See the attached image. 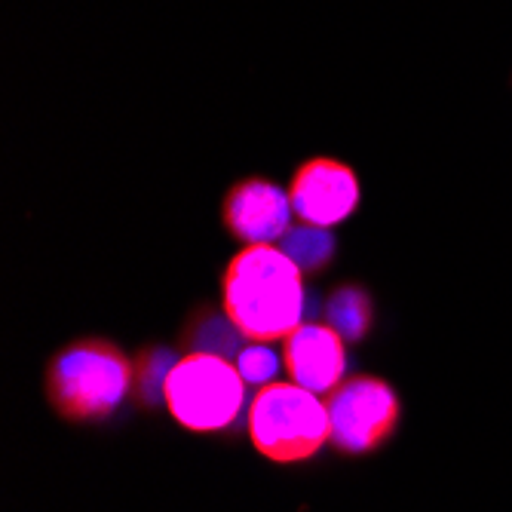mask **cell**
I'll list each match as a JSON object with an SVG mask.
<instances>
[{"mask_svg": "<svg viewBox=\"0 0 512 512\" xmlns=\"http://www.w3.org/2000/svg\"><path fill=\"white\" fill-rule=\"evenodd\" d=\"M224 313L255 344L289 338L304 313L298 261L276 246H246L224 270Z\"/></svg>", "mask_w": 512, "mask_h": 512, "instance_id": "cell-1", "label": "cell"}, {"mask_svg": "<svg viewBox=\"0 0 512 512\" xmlns=\"http://www.w3.org/2000/svg\"><path fill=\"white\" fill-rule=\"evenodd\" d=\"M129 356L102 338L68 344L46 368V399L74 424L105 421L132 387Z\"/></svg>", "mask_w": 512, "mask_h": 512, "instance_id": "cell-2", "label": "cell"}, {"mask_svg": "<svg viewBox=\"0 0 512 512\" xmlns=\"http://www.w3.org/2000/svg\"><path fill=\"white\" fill-rule=\"evenodd\" d=\"M163 399L181 427L215 433L237 421L246 402V381L221 353H188L166 371Z\"/></svg>", "mask_w": 512, "mask_h": 512, "instance_id": "cell-3", "label": "cell"}, {"mask_svg": "<svg viewBox=\"0 0 512 512\" xmlns=\"http://www.w3.org/2000/svg\"><path fill=\"white\" fill-rule=\"evenodd\" d=\"M249 436L267 460L298 463L332 439V417L298 384H264L249 408Z\"/></svg>", "mask_w": 512, "mask_h": 512, "instance_id": "cell-4", "label": "cell"}, {"mask_svg": "<svg viewBox=\"0 0 512 512\" xmlns=\"http://www.w3.org/2000/svg\"><path fill=\"white\" fill-rule=\"evenodd\" d=\"M332 442L344 454H368L381 448L399 424V399L381 378L344 381L329 399Z\"/></svg>", "mask_w": 512, "mask_h": 512, "instance_id": "cell-5", "label": "cell"}, {"mask_svg": "<svg viewBox=\"0 0 512 512\" xmlns=\"http://www.w3.org/2000/svg\"><path fill=\"white\" fill-rule=\"evenodd\" d=\"M295 215L310 227H335L359 206V178L335 157H310L289 184Z\"/></svg>", "mask_w": 512, "mask_h": 512, "instance_id": "cell-6", "label": "cell"}, {"mask_svg": "<svg viewBox=\"0 0 512 512\" xmlns=\"http://www.w3.org/2000/svg\"><path fill=\"white\" fill-rule=\"evenodd\" d=\"M292 200L270 178H240L221 203V221L246 246H270L286 237Z\"/></svg>", "mask_w": 512, "mask_h": 512, "instance_id": "cell-7", "label": "cell"}, {"mask_svg": "<svg viewBox=\"0 0 512 512\" xmlns=\"http://www.w3.org/2000/svg\"><path fill=\"white\" fill-rule=\"evenodd\" d=\"M289 378L310 393H335L344 378V335L332 325H298L286 341Z\"/></svg>", "mask_w": 512, "mask_h": 512, "instance_id": "cell-8", "label": "cell"}, {"mask_svg": "<svg viewBox=\"0 0 512 512\" xmlns=\"http://www.w3.org/2000/svg\"><path fill=\"white\" fill-rule=\"evenodd\" d=\"M368 298L356 289H347L341 295H335L332 301V319L335 329L347 338H362L368 329Z\"/></svg>", "mask_w": 512, "mask_h": 512, "instance_id": "cell-9", "label": "cell"}, {"mask_svg": "<svg viewBox=\"0 0 512 512\" xmlns=\"http://www.w3.org/2000/svg\"><path fill=\"white\" fill-rule=\"evenodd\" d=\"M237 368H240V375H243L246 384H267L276 375V356L264 344H255V347L240 353Z\"/></svg>", "mask_w": 512, "mask_h": 512, "instance_id": "cell-10", "label": "cell"}]
</instances>
